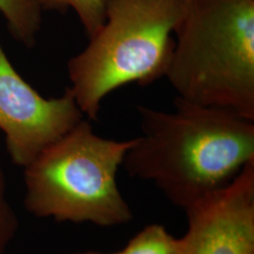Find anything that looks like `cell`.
Wrapping results in <instances>:
<instances>
[{"mask_svg":"<svg viewBox=\"0 0 254 254\" xmlns=\"http://www.w3.org/2000/svg\"><path fill=\"white\" fill-rule=\"evenodd\" d=\"M83 117L69 88L45 98L13 68L0 43V129L13 163L25 168Z\"/></svg>","mask_w":254,"mask_h":254,"instance_id":"5","label":"cell"},{"mask_svg":"<svg viewBox=\"0 0 254 254\" xmlns=\"http://www.w3.org/2000/svg\"><path fill=\"white\" fill-rule=\"evenodd\" d=\"M174 34L177 97L254 122V0H188Z\"/></svg>","mask_w":254,"mask_h":254,"instance_id":"2","label":"cell"},{"mask_svg":"<svg viewBox=\"0 0 254 254\" xmlns=\"http://www.w3.org/2000/svg\"><path fill=\"white\" fill-rule=\"evenodd\" d=\"M186 214L189 228L177 254H254V160Z\"/></svg>","mask_w":254,"mask_h":254,"instance_id":"6","label":"cell"},{"mask_svg":"<svg viewBox=\"0 0 254 254\" xmlns=\"http://www.w3.org/2000/svg\"><path fill=\"white\" fill-rule=\"evenodd\" d=\"M173 111L138 106L142 134L124 159L185 212L227 188L254 160V122L175 97Z\"/></svg>","mask_w":254,"mask_h":254,"instance_id":"1","label":"cell"},{"mask_svg":"<svg viewBox=\"0 0 254 254\" xmlns=\"http://www.w3.org/2000/svg\"><path fill=\"white\" fill-rule=\"evenodd\" d=\"M188 0H108L103 26L67 64L69 88L89 120L119 88L147 86L165 76Z\"/></svg>","mask_w":254,"mask_h":254,"instance_id":"3","label":"cell"},{"mask_svg":"<svg viewBox=\"0 0 254 254\" xmlns=\"http://www.w3.org/2000/svg\"><path fill=\"white\" fill-rule=\"evenodd\" d=\"M42 11L37 0H0V12L10 34L27 48L36 44Z\"/></svg>","mask_w":254,"mask_h":254,"instance_id":"7","label":"cell"},{"mask_svg":"<svg viewBox=\"0 0 254 254\" xmlns=\"http://www.w3.org/2000/svg\"><path fill=\"white\" fill-rule=\"evenodd\" d=\"M135 139L98 136L83 119L24 168L27 211L100 227L130 222L133 212L119 190L117 173Z\"/></svg>","mask_w":254,"mask_h":254,"instance_id":"4","label":"cell"},{"mask_svg":"<svg viewBox=\"0 0 254 254\" xmlns=\"http://www.w3.org/2000/svg\"><path fill=\"white\" fill-rule=\"evenodd\" d=\"M18 230V218L9 199L4 171L0 164V254H4Z\"/></svg>","mask_w":254,"mask_h":254,"instance_id":"10","label":"cell"},{"mask_svg":"<svg viewBox=\"0 0 254 254\" xmlns=\"http://www.w3.org/2000/svg\"><path fill=\"white\" fill-rule=\"evenodd\" d=\"M43 9H72L77 14L88 37L100 28L106 18L108 0H37Z\"/></svg>","mask_w":254,"mask_h":254,"instance_id":"9","label":"cell"},{"mask_svg":"<svg viewBox=\"0 0 254 254\" xmlns=\"http://www.w3.org/2000/svg\"><path fill=\"white\" fill-rule=\"evenodd\" d=\"M181 239L171 235L161 224H150L132 237L127 246L116 253L104 254L88 251L69 254H177Z\"/></svg>","mask_w":254,"mask_h":254,"instance_id":"8","label":"cell"}]
</instances>
